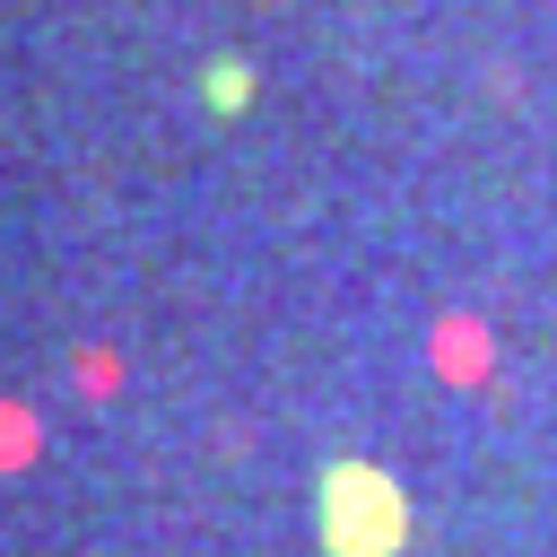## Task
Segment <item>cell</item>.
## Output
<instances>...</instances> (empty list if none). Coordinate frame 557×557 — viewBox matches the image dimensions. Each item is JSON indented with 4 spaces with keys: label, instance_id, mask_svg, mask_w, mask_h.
Wrapping results in <instances>:
<instances>
[{
    "label": "cell",
    "instance_id": "1",
    "mask_svg": "<svg viewBox=\"0 0 557 557\" xmlns=\"http://www.w3.org/2000/svg\"><path fill=\"white\" fill-rule=\"evenodd\" d=\"M322 540H331L339 557H383V548H400V487H392L383 470H366V461H339V470L322 479Z\"/></svg>",
    "mask_w": 557,
    "mask_h": 557
},
{
    "label": "cell",
    "instance_id": "2",
    "mask_svg": "<svg viewBox=\"0 0 557 557\" xmlns=\"http://www.w3.org/2000/svg\"><path fill=\"white\" fill-rule=\"evenodd\" d=\"M200 96H209L218 113H235V104L252 96V61H209V70H200Z\"/></svg>",
    "mask_w": 557,
    "mask_h": 557
}]
</instances>
